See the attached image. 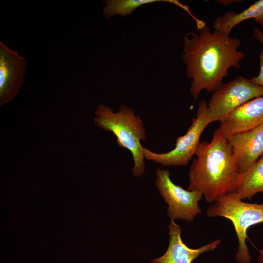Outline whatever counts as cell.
Listing matches in <instances>:
<instances>
[{
  "label": "cell",
  "mask_w": 263,
  "mask_h": 263,
  "mask_svg": "<svg viewBox=\"0 0 263 263\" xmlns=\"http://www.w3.org/2000/svg\"><path fill=\"white\" fill-rule=\"evenodd\" d=\"M195 155L188 174V190L200 192L210 203L235 192L241 173L234 163L228 139L219 128L211 141L200 142Z\"/></svg>",
  "instance_id": "2"
},
{
  "label": "cell",
  "mask_w": 263,
  "mask_h": 263,
  "mask_svg": "<svg viewBox=\"0 0 263 263\" xmlns=\"http://www.w3.org/2000/svg\"><path fill=\"white\" fill-rule=\"evenodd\" d=\"M253 36L257 39L262 45V49L259 56L260 71L257 75L252 77L250 80L253 84L263 88V32L258 28H255Z\"/></svg>",
  "instance_id": "15"
},
{
  "label": "cell",
  "mask_w": 263,
  "mask_h": 263,
  "mask_svg": "<svg viewBox=\"0 0 263 263\" xmlns=\"http://www.w3.org/2000/svg\"><path fill=\"white\" fill-rule=\"evenodd\" d=\"M234 163L243 173L263 153V125L238 133L228 138Z\"/></svg>",
  "instance_id": "9"
},
{
  "label": "cell",
  "mask_w": 263,
  "mask_h": 263,
  "mask_svg": "<svg viewBox=\"0 0 263 263\" xmlns=\"http://www.w3.org/2000/svg\"><path fill=\"white\" fill-rule=\"evenodd\" d=\"M208 217H222L233 224L239 243L235 259L239 263H250L251 258L246 244L247 231L252 226L263 223V203L242 201L232 194L220 197L207 208Z\"/></svg>",
  "instance_id": "4"
},
{
  "label": "cell",
  "mask_w": 263,
  "mask_h": 263,
  "mask_svg": "<svg viewBox=\"0 0 263 263\" xmlns=\"http://www.w3.org/2000/svg\"><path fill=\"white\" fill-rule=\"evenodd\" d=\"M211 123L207 104L205 100H202L199 103L196 117L193 119L187 132L177 138L174 148L169 152L159 153L143 147L145 159L167 167L187 166L195 155L203 131Z\"/></svg>",
  "instance_id": "5"
},
{
  "label": "cell",
  "mask_w": 263,
  "mask_h": 263,
  "mask_svg": "<svg viewBox=\"0 0 263 263\" xmlns=\"http://www.w3.org/2000/svg\"><path fill=\"white\" fill-rule=\"evenodd\" d=\"M250 19L263 27V0L256 1L241 12L229 11L218 17L213 23V27L219 33L230 35L235 26Z\"/></svg>",
  "instance_id": "12"
},
{
  "label": "cell",
  "mask_w": 263,
  "mask_h": 263,
  "mask_svg": "<svg viewBox=\"0 0 263 263\" xmlns=\"http://www.w3.org/2000/svg\"><path fill=\"white\" fill-rule=\"evenodd\" d=\"M156 175L155 185L168 205L167 215L170 220L182 219L191 222L201 214L198 203L203 197L202 193L186 190L175 184L168 169H158Z\"/></svg>",
  "instance_id": "7"
},
{
  "label": "cell",
  "mask_w": 263,
  "mask_h": 263,
  "mask_svg": "<svg viewBox=\"0 0 263 263\" xmlns=\"http://www.w3.org/2000/svg\"><path fill=\"white\" fill-rule=\"evenodd\" d=\"M218 3H219L223 5H228L233 2H238V1H242V0H217Z\"/></svg>",
  "instance_id": "16"
},
{
  "label": "cell",
  "mask_w": 263,
  "mask_h": 263,
  "mask_svg": "<svg viewBox=\"0 0 263 263\" xmlns=\"http://www.w3.org/2000/svg\"><path fill=\"white\" fill-rule=\"evenodd\" d=\"M263 95V87L243 76L222 83L213 92L207 104L212 122H221L239 106Z\"/></svg>",
  "instance_id": "6"
},
{
  "label": "cell",
  "mask_w": 263,
  "mask_h": 263,
  "mask_svg": "<svg viewBox=\"0 0 263 263\" xmlns=\"http://www.w3.org/2000/svg\"><path fill=\"white\" fill-rule=\"evenodd\" d=\"M263 125V95L239 106L221 122L219 128L226 138Z\"/></svg>",
  "instance_id": "10"
},
{
  "label": "cell",
  "mask_w": 263,
  "mask_h": 263,
  "mask_svg": "<svg viewBox=\"0 0 263 263\" xmlns=\"http://www.w3.org/2000/svg\"><path fill=\"white\" fill-rule=\"evenodd\" d=\"M258 193L263 196V155L248 170L241 174L236 189L232 194L242 200H251Z\"/></svg>",
  "instance_id": "13"
},
{
  "label": "cell",
  "mask_w": 263,
  "mask_h": 263,
  "mask_svg": "<svg viewBox=\"0 0 263 263\" xmlns=\"http://www.w3.org/2000/svg\"><path fill=\"white\" fill-rule=\"evenodd\" d=\"M159 1L171 2V0H103L105 6L103 14L105 18L115 15L126 16L142 5Z\"/></svg>",
  "instance_id": "14"
},
{
  "label": "cell",
  "mask_w": 263,
  "mask_h": 263,
  "mask_svg": "<svg viewBox=\"0 0 263 263\" xmlns=\"http://www.w3.org/2000/svg\"><path fill=\"white\" fill-rule=\"evenodd\" d=\"M28 63L25 57L0 41V105L10 102L19 92Z\"/></svg>",
  "instance_id": "8"
},
{
  "label": "cell",
  "mask_w": 263,
  "mask_h": 263,
  "mask_svg": "<svg viewBox=\"0 0 263 263\" xmlns=\"http://www.w3.org/2000/svg\"><path fill=\"white\" fill-rule=\"evenodd\" d=\"M240 39L211 31L205 24L197 32L184 37L183 62L186 76L192 79L190 92L194 99L202 90L213 92L229 75L228 70L239 69L245 54L239 50Z\"/></svg>",
  "instance_id": "1"
},
{
  "label": "cell",
  "mask_w": 263,
  "mask_h": 263,
  "mask_svg": "<svg viewBox=\"0 0 263 263\" xmlns=\"http://www.w3.org/2000/svg\"><path fill=\"white\" fill-rule=\"evenodd\" d=\"M259 255L258 256V263H263V249L259 250Z\"/></svg>",
  "instance_id": "17"
},
{
  "label": "cell",
  "mask_w": 263,
  "mask_h": 263,
  "mask_svg": "<svg viewBox=\"0 0 263 263\" xmlns=\"http://www.w3.org/2000/svg\"><path fill=\"white\" fill-rule=\"evenodd\" d=\"M169 244L164 254L153 259L151 263H192L200 254L215 249L221 243L217 239L200 248L188 247L182 240L181 229L174 220H170L168 225Z\"/></svg>",
  "instance_id": "11"
},
{
  "label": "cell",
  "mask_w": 263,
  "mask_h": 263,
  "mask_svg": "<svg viewBox=\"0 0 263 263\" xmlns=\"http://www.w3.org/2000/svg\"><path fill=\"white\" fill-rule=\"evenodd\" d=\"M95 125L106 132H112L116 137L117 145L128 150L132 153L134 166L132 174L140 177L145 169V158L141 141L146 140L144 123L133 109L121 105L114 113L110 107L99 105L95 110Z\"/></svg>",
  "instance_id": "3"
}]
</instances>
